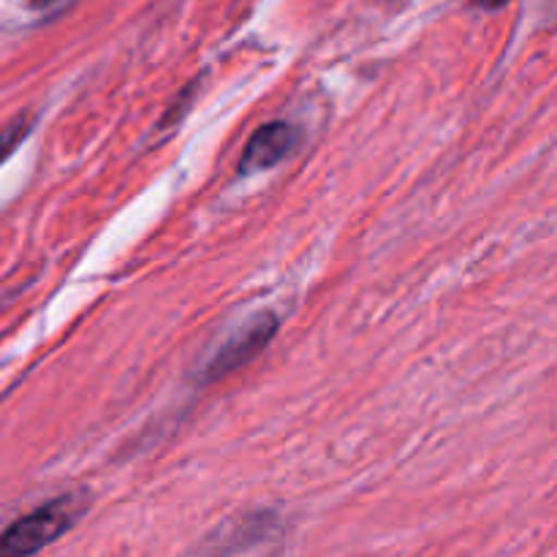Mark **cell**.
I'll list each match as a JSON object with an SVG mask.
<instances>
[{"instance_id":"1","label":"cell","mask_w":557,"mask_h":557,"mask_svg":"<svg viewBox=\"0 0 557 557\" xmlns=\"http://www.w3.org/2000/svg\"><path fill=\"white\" fill-rule=\"evenodd\" d=\"M85 493H63L58 498L47 500L44 506L33 509L30 515L20 517L14 525L5 528L0 553L3 557H30L41 553L52 542H58L65 531L76 525L82 515L87 511Z\"/></svg>"},{"instance_id":"3","label":"cell","mask_w":557,"mask_h":557,"mask_svg":"<svg viewBox=\"0 0 557 557\" xmlns=\"http://www.w3.org/2000/svg\"><path fill=\"white\" fill-rule=\"evenodd\" d=\"M299 145V131L286 120H272L264 123L245 145L243 158H239V174H253L272 169L283 158L292 156L294 147Z\"/></svg>"},{"instance_id":"2","label":"cell","mask_w":557,"mask_h":557,"mask_svg":"<svg viewBox=\"0 0 557 557\" xmlns=\"http://www.w3.org/2000/svg\"><path fill=\"white\" fill-rule=\"evenodd\" d=\"M277 335V315L264 310V313L253 315L250 321H245L243 330L234 332L215 354L207 362L205 368V381H218L223 375L234 373L243 364H248L250 359L259 357L267 348V343Z\"/></svg>"}]
</instances>
